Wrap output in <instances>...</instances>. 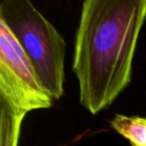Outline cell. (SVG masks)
Instances as JSON below:
<instances>
[{
  "mask_svg": "<svg viewBox=\"0 0 146 146\" xmlns=\"http://www.w3.org/2000/svg\"><path fill=\"white\" fill-rule=\"evenodd\" d=\"M146 0H83L74 47L79 100L99 113L131 81Z\"/></svg>",
  "mask_w": 146,
  "mask_h": 146,
  "instance_id": "6da1fadb",
  "label": "cell"
},
{
  "mask_svg": "<svg viewBox=\"0 0 146 146\" xmlns=\"http://www.w3.org/2000/svg\"><path fill=\"white\" fill-rule=\"evenodd\" d=\"M0 20L26 53L51 98H62L66 43L60 33L30 0H2Z\"/></svg>",
  "mask_w": 146,
  "mask_h": 146,
  "instance_id": "7a4b0ae2",
  "label": "cell"
},
{
  "mask_svg": "<svg viewBox=\"0 0 146 146\" xmlns=\"http://www.w3.org/2000/svg\"><path fill=\"white\" fill-rule=\"evenodd\" d=\"M53 98L9 28L0 20V102L20 114L49 108Z\"/></svg>",
  "mask_w": 146,
  "mask_h": 146,
  "instance_id": "3957f363",
  "label": "cell"
},
{
  "mask_svg": "<svg viewBox=\"0 0 146 146\" xmlns=\"http://www.w3.org/2000/svg\"><path fill=\"white\" fill-rule=\"evenodd\" d=\"M110 123L111 127L132 146H146V117L116 114Z\"/></svg>",
  "mask_w": 146,
  "mask_h": 146,
  "instance_id": "277c9868",
  "label": "cell"
},
{
  "mask_svg": "<svg viewBox=\"0 0 146 146\" xmlns=\"http://www.w3.org/2000/svg\"><path fill=\"white\" fill-rule=\"evenodd\" d=\"M25 117L1 104V146H17L20 125Z\"/></svg>",
  "mask_w": 146,
  "mask_h": 146,
  "instance_id": "5b68a950",
  "label": "cell"
}]
</instances>
